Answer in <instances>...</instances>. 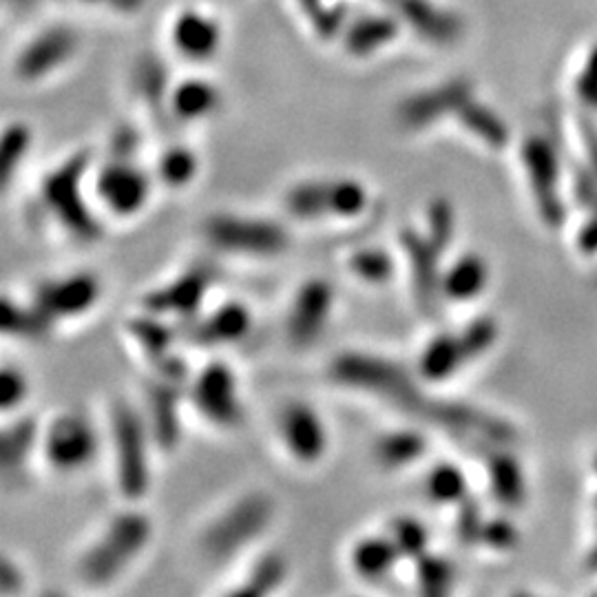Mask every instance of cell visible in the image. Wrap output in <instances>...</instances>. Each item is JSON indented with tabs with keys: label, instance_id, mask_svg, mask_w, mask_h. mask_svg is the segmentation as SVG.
Here are the masks:
<instances>
[{
	"label": "cell",
	"instance_id": "cell-1",
	"mask_svg": "<svg viewBox=\"0 0 597 597\" xmlns=\"http://www.w3.org/2000/svg\"><path fill=\"white\" fill-rule=\"evenodd\" d=\"M330 377L338 385L370 394L401 414L434 425V428L445 430L454 439L482 452L516 441V432L506 420L471 405L432 396L418 383V374L411 377L407 368L387 357L361 350L344 353L332 359Z\"/></svg>",
	"mask_w": 597,
	"mask_h": 597
},
{
	"label": "cell",
	"instance_id": "cell-2",
	"mask_svg": "<svg viewBox=\"0 0 597 597\" xmlns=\"http://www.w3.org/2000/svg\"><path fill=\"white\" fill-rule=\"evenodd\" d=\"M89 166L92 155L87 151H77L51 168L40 182V204L47 215L62 232L84 243L103 237V224L94 213L87 193H84Z\"/></svg>",
	"mask_w": 597,
	"mask_h": 597
},
{
	"label": "cell",
	"instance_id": "cell-3",
	"mask_svg": "<svg viewBox=\"0 0 597 597\" xmlns=\"http://www.w3.org/2000/svg\"><path fill=\"white\" fill-rule=\"evenodd\" d=\"M151 536L153 523L144 511H118L96 540L82 551L77 560L80 580L89 586H107L116 582L146 549Z\"/></svg>",
	"mask_w": 597,
	"mask_h": 597
},
{
	"label": "cell",
	"instance_id": "cell-4",
	"mask_svg": "<svg viewBox=\"0 0 597 597\" xmlns=\"http://www.w3.org/2000/svg\"><path fill=\"white\" fill-rule=\"evenodd\" d=\"M275 518V502L264 491H250L230 502L202 534V551L211 562H226L258 542Z\"/></svg>",
	"mask_w": 597,
	"mask_h": 597
},
{
	"label": "cell",
	"instance_id": "cell-5",
	"mask_svg": "<svg viewBox=\"0 0 597 597\" xmlns=\"http://www.w3.org/2000/svg\"><path fill=\"white\" fill-rule=\"evenodd\" d=\"M284 206L292 219L306 224L325 219L350 222L368 211L370 191L361 180L350 176L310 178L286 191Z\"/></svg>",
	"mask_w": 597,
	"mask_h": 597
},
{
	"label": "cell",
	"instance_id": "cell-6",
	"mask_svg": "<svg viewBox=\"0 0 597 597\" xmlns=\"http://www.w3.org/2000/svg\"><path fill=\"white\" fill-rule=\"evenodd\" d=\"M202 232L215 250L237 258L273 260L290 246L286 226L262 215L219 211L204 219Z\"/></svg>",
	"mask_w": 597,
	"mask_h": 597
},
{
	"label": "cell",
	"instance_id": "cell-7",
	"mask_svg": "<svg viewBox=\"0 0 597 597\" xmlns=\"http://www.w3.org/2000/svg\"><path fill=\"white\" fill-rule=\"evenodd\" d=\"M151 441L153 437L146 416H142L131 403L120 401L111 411V447L118 489L129 500H140L148 491Z\"/></svg>",
	"mask_w": 597,
	"mask_h": 597
},
{
	"label": "cell",
	"instance_id": "cell-8",
	"mask_svg": "<svg viewBox=\"0 0 597 597\" xmlns=\"http://www.w3.org/2000/svg\"><path fill=\"white\" fill-rule=\"evenodd\" d=\"M100 450L96 425L82 411H62L40 432V452L47 465L60 474H75L89 467Z\"/></svg>",
	"mask_w": 597,
	"mask_h": 597
},
{
	"label": "cell",
	"instance_id": "cell-9",
	"mask_svg": "<svg viewBox=\"0 0 597 597\" xmlns=\"http://www.w3.org/2000/svg\"><path fill=\"white\" fill-rule=\"evenodd\" d=\"M187 398L213 428L235 430L243 422L239 381L226 361H208L189 381Z\"/></svg>",
	"mask_w": 597,
	"mask_h": 597
},
{
	"label": "cell",
	"instance_id": "cell-10",
	"mask_svg": "<svg viewBox=\"0 0 597 597\" xmlns=\"http://www.w3.org/2000/svg\"><path fill=\"white\" fill-rule=\"evenodd\" d=\"M135 155H114L100 166L96 176V198L118 219H131L140 215L153 191V180L146 170L135 164Z\"/></svg>",
	"mask_w": 597,
	"mask_h": 597
},
{
	"label": "cell",
	"instance_id": "cell-11",
	"mask_svg": "<svg viewBox=\"0 0 597 597\" xmlns=\"http://www.w3.org/2000/svg\"><path fill=\"white\" fill-rule=\"evenodd\" d=\"M398 243L409 264L411 292L422 317L434 319L441 310L443 297V271H441V250L425 235V230L403 228L398 232Z\"/></svg>",
	"mask_w": 597,
	"mask_h": 597
},
{
	"label": "cell",
	"instance_id": "cell-12",
	"mask_svg": "<svg viewBox=\"0 0 597 597\" xmlns=\"http://www.w3.org/2000/svg\"><path fill=\"white\" fill-rule=\"evenodd\" d=\"M103 297V284L94 273L77 271L38 284L32 303L51 325L92 312Z\"/></svg>",
	"mask_w": 597,
	"mask_h": 597
},
{
	"label": "cell",
	"instance_id": "cell-13",
	"mask_svg": "<svg viewBox=\"0 0 597 597\" xmlns=\"http://www.w3.org/2000/svg\"><path fill=\"white\" fill-rule=\"evenodd\" d=\"M277 434L288 456L303 467L323 461L330 434L321 414L306 401H290L279 409Z\"/></svg>",
	"mask_w": 597,
	"mask_h": 597
},
{
	"label": "cell",
	"instance_id": "cell-14",
	"mask_svg": "<svg viewBox=\"0 0 597 597\" xmlns=\"http://www.w3.org/2000/svg\"><path fill=\"white\" fill-rule=\"evenodd\" d=\"M334 303V286L325 277H310L297 288L286 319V332L295 348L317 344L332 319Z\"/></svg>",
	"mask_w": 597,
	"mask_h": 597
},
{
	"label": "cell",
	"instance_id": "cell-15",
	"mask_svg": "<svg viewBox=\"0 0 597 597\" xmlns=\"http://www.w3.org/2000/svg\"><path fill=\"white\" fill-rule=\"evenodd\" d=\"M213 286V275L204 268H189L170 282L148 290L142 297V310L164 317V319H195L206 301V295Z\"/></svg>",
	"mask_w": 597,
	"mask_h": 597
},
{
	"label": "cell",
	"instance_id": "cell-16",
	"mask_svg": "<svg viewBox=\"0 0 597 597\" xmlns=\"http://www.w3.org/2000/svg\"><path fill=\"white\" fill-rule=\"evenodd\" d=\"M523 162L532 182V191L540 211V217L549 226H560L564 222V204L558 193V151L549 138L532 135L523 144Z\"/></svg>",
	"mask_w": 597,
	"mask_h": 597
},
{
	"label": "cell",
	"instance_id": "cell-17",
	"mask_svg": "<svg viewBox=\"0 0 597 597\" xmlns=\"http://www.w3.org/2000/svg\"><path fill=\"white\" fill-rule=\"evenodd\" d=\"M474 98V87L469 80L456 77L445 84H439L434 89H425L407 100L401 103L398 107V122L407 131H422L432 124H437L443 116L458 114V109Z\"/></svg>",
	"mask_w": 597,
	"mask_h": 597
},
{
	"label": "cell",
	"instance_id": "cell-18",
	"mask_svg": "<svg viewBox=\"0 0 597 597\" xmlns=\"http://www.w3.org/2000/svg\"><path fill=\"white\" fill-rule=\"evenodd\" d=\"M252 330V312L243 301H224L208 312H200L187 323V338L198 348H224L239 344Z\"/></svg>",
	"mask_w": 597,
	"mask_h": 597
},
{
	"label": "cell",
	"instance_id": "cell-19",
	"mask_svg": "<svg viewBox=\"0 0 597 597\" xmlns=\"http://www.w3.org/2000/svg\"><path fill=\"white\" fill-rule=\"evenodd\" d=\"M77 47V38L71 29L56 27L38 36L16 60V75L23 80H38L62 62H67Z\"/></svg>",
	"mask_w": 597,
	"mask_h": 597
},
{
	"label": "cell",
	"instance_id": "cell-20",
	"mask_svg": "<svg viewBox=\"0 0 597 597\" xmlns=\"http://www.w3.org/2000/svg\"><path fill=\"white\" fill-rule=\"evenodd\" d=\"M430 450V441L416 428H394L383 432L374 445L372 456L374 463L385 471H401L414 467L425 458Z\"/></svg>",
	"mask_w": 597,
	"mask_h": 597
},
{
	"label": "cell",
	"instance_id": "cell-21",
	"mask_svg": "<svg viewBox=\"0 0 597 597\" xmlns=\"http://www.w3.org/2000/svg\"><path fill=\"white\" fill-rule=\"evenodd\" d=\"M401 560V551L385 532L377 536H363L350 549V566L355 575L370 584L385 582Z\"/></svg>",
	"mask_w": 597,
	"mask_h": 597
},
{
	"label": "cell",
	"instance_id": "cell-22",
	"mask_svg": "<svg viewBox=\"0 0 597 597\" xmlns=\"http://www.w3.org/2000/svg\"><path fill=\"white\" fill-rule=\"evenodd\" d=\"M467 363L461 338L454 332H441L422 346L416 359V374L425 383H441L452 379Z\"/></svg>",
	"mask_w": 597,
	"mask_h": 597
},
{
	"label": "cell",
	"instance_id": "cell-23",
	"mask_svg": "<svg viewBox=\"0 0 597 597\" xmlns=\"http://www.w3.org/2000/svg\"><path fill=\"white\" fill-rule=\"evenodd\" d=\"M392 5L420 36L434 43H452L463 34L461 19L430 0H392Z\"/></svg>",
	"mask_w": 597,
	"mask_h": 597
},
{
	"label": "cell",
	"instance_id": "cell-24",
	"mask_svg": "<svg viewBox=\"0 0 597 597\" xmlns=\"http://www.w3.org/2000/svg\"><path fill=\"white\" fill-rule=\"evenodd\" d=\"M40 428L29 416H21L5 425L0 434V469L5 478L21 476L34 452L40 447Z\"/></svg>",
	"mask_w": 597,
	"mask_h": 597
},
{
	"label": "cell",
	"instance_id": "cell-25",
	"mask_svg": "<svg viewBox=\"0 0 597 597\" xmlns=\"http://www.w3.org/2000/svg\"><path fill=\"white\" fill-rule=\"evenodd\" d=\"M222 105V94L213 82L191 77L170 89L168 111L176 122H200L213 116Z\"/></svg>",
	"mask_w": 597,
	"mask_h": 597
},
{
	"label": "cell",
	"instance_id": "cell-26",
	"mask_svg": "<svg viewBox=\"0 0 597 597\" xmlns=\"http://www.w3.org/2000/svg\"><path fill=\"white\" fill-rule=\"evenodd\" d=\"M485 463H487V478H489V489L493 498L506 509L521 506L527 493L521 463L502 447H489L485 452Z\"/></svg>",
	"mask_w": 597,
	"mask_h": 597
},
{
	"label": "cell",
	"instance_id": "cell-27",
	"mask_svg": "<svg viewBox=\"0 0 597 597\" xmlns=\"http://www.w3.org/2000/svg\"><path fill=\"white\" fill-rule=\"evenodd\" d=\"M174 43L191 60H206L217 51L219 27L202 12H184L176 19Z\"/></svg>",
	"mask_w": 597,
	"mask_h": 597
},
{
	"label": "cell",
	"instance_id": "cell-28",
	"mask_svg": "<svg viewBox=\"0 0 597 597\" xmlns=\"http://www.w3.org/2000/svg\"><path fill=\"white\" fill-rule=\"evenodd\" d=\"M129 334L135 341L140 353L146 357L148 366H155L168 359L170 355H176L174 346L178 341V332L164 317H157L144 310L140 317L129 321Z\"/></svg>",
	"mask_w": 597,
	"mask_h": 597
},
{
	"label": "cell",
	"instance_id": "cell-29",
	"mask_svg": "<svg viewBox=\"0 0 597 597\" xmlns=\"http://www.w3.org/2000/svg\"><path fill=\"white\" fill-rule=\"evenodd\" d=\"M489 282L487 262L476 252H467L458 258L450 268L443 271V297L445 301L467 303L474 301Z\"/></svg>",
	"mask_w": 597,
	"mask_h": 597
},
{
	"label": "cell",
	"instance_id": "cell-30",
	"mask_svg": "<svg viewBox=\"0 0 597 597\" xmlns=\"http://www.w3.org/2000/svg\"><path fill=\"white\" fill-rule=\"evenodd\" d=\"M346 266L357 282L370 288L387 286L396 275V260L381 246H361L353 250Z\"/></svg>",
	"mask_w": 597,
	"mask_h": 597
},
{
	"label": "cell",
	"instance_id": "cell-31",
	"mask_svg": "<svg viewBox=\"0 0 597 597\" xmlns=\"http://www.w3.org/2000/svg\"><path fill=\"white\" fill-rule=\"evenodd\" d=\"M288 575V562L277 551L262 553L258 560L250 564L239 586L230 588V595H246V597H260L277 590Z\"/></svg>",
	"mask_w": 597,
	"mask_h": 597
},
{
	"label": "cell",
	"instance_id": "cell-32",
	"mask_svg": "<svg viewBox=\"0 0 597 597\" xmlns=\"http://www.w3.org/2000/svg\"><path fill=\"white\" fill-rule=\"evenodd\" d=\"M198 170H200V159L195 151H191L184 144H170L168 148H164L155 166L157 180L166 189H174V191H180L193 184L198 178Z\"/></svg>",
	"mask_w": 597,
	"mask_h": 597
},
{
	"label": "cell",
	"instance_id": "cell-33",
	"mask_svg": "<svg viewBox=\"0 0 597 597\" xmlns=\"http://www.w3.org/2000/svg\"><path fill=\"white\" fill-rule=\"evenodd\" d=\"M425 493L434 504L458 506L469 495L467 476L456 463H437L425 476Z\"/></svg>",
	"mask_w": 597,
	"mask_h": 597
},
{
	"label": "cell",
	"instance_id": "cell-34",
	"mask_svg": "<svg viewBox=\"0 0 597 597\" xmlns=\"http://www.w3.org/2000/svg\"><path fill=\"white\" fill-rule=\"evenodd\" d=\"M398 34V23L390 16H368L350 27L346 47L353 56H370L379 47L392 43Z\"/></svg>",
	"mask_w": 597,
	"mask_h": 597
},
{
	"label": "cell",
	"instance_id": "cell-35",
	"mask_svg": "<svg viewBox=\"0 0 597 597\" xmlns=\"http://www.w3.org/2000/svg\"><path fill=\"white\" fill-rule=\"evenodd\" d=\"M458 122L471 133L476 135L480 142H485L487 146L500 148L506 144L509 140V131L506 124L500 120L498 114H493L489 107L476 103L474 98L467 100L458 114H456Z\"/></svg>",
	"mask_w": 597,
	"mask_h": 597
},
{
	"label": "cell",
	"instance_id": "cell-36",
	"mask_svg": "<svg viewBox=\"0 0 597 597\" xmlns=\"http://www.w3.org/2000/svg\"><path fill=\"white\" fill-rule=\"evenodd\" d=\"M385 534L392 538V542L401 551L403 560L416 562L420 556L430 551V529L416 516H409V514L394 516L387 523Z\"/></svg>",
	"mask_w": 597,
	"mask_h": 597
},
{
	"label": "cell",
	"instance_id": "cell-37",
	"mask_svg": "<svg viewBox=\"0 0 597 597\" xmlns=\"http://www.w3.org/2000/svg\"><path fill=\"white\" fill-rule=\"evenodd\" d=\"M53 325L34 303H19L12 297L3 299V332L19 338H40Z\"/></svg>",
	"mask_w": 597,
	"mask_h": 597
},
{
	"label": "cell",
	"instance_id": "cell-38",
	"mask_svg": "<svg viewBox=\"0 0 597 597\" xmlns=\"http://www.w3.org/2000/svg\"><path fill=\"white\" fill-rule=\"evenodd\" d=\"M414 571H416V582L420 593L430 597L447 595L456 582L454 564L445 556H439L432 551L420 556L414 562Z\"/></svg>",
	"mask_w": 597,
	"mask_h": 597
},
{
	"label": "cell",
	"instance_id": "cell-39",
	"mask_svg": "<svg viewBox=\"0 0 597 597\" xmlns=\"http://www.w3.org/2000/svg\"><path fill=\"white\" fill-rule=\"evenodd\" d=\"M29 148H32L29 127L23 122L10 124L3 133V146H0V178H3L5 191L12 187V180L19 174V168L25 162Z\"/></svg>",
	"mask_w": 597,
	"mask_h": 597
},
{
	"label": "cell",
	"instance_id": "cell-40",
	"mask_svg": "<svg viewBox=\"0 0 597 597\" xmlns=\"http://www.w3.org/2000/svg\"><path fill=\"white\" fill-rule=\"evenodd\" d=\"M166 71L159 62L155 60H146L144 64H140V75H138V87L140 94L144 96V100L148 103L151 111L162 118V122H166L170 118L168 111V98H170V89L166 87Z\"/></svg>",
	"mask_w": 597,
	"mask_h": 597
},
{
	"label": "cell",
	"instance_id": "cell-41",
	"mask_svg": "<svg viewBox=\"0 0 597 597\" xmlns=\"http://www.w3.org/2000/svg\"><path fill=\"white\" fill-rule=\"evenodd\" d=\"M461 346L465 353L467 363L474 359H480L482 355L489 353V348L495 344L498 338V323L491 317H478L474 321H469L461 332Z\"/></svg>",
	"mask_w": 597,
	"mask_h": 597
},
{
	"label": "cell",
	"instance_id": "cell-42",
	"mask_svg": "<svg viewBox=\"0 0 597 597\" xmlns=\"http://www.w3.org/2000/svg\"><path fill=\"white\" fill-rule=\"evenodd\" d=\"M428 226H425V235L430 237V241L445 252L454 239V230H456V215H454V206L445 200V198H437L430 202L428 206V217H425Z\"/></svg>",
	"mask_w": 597,
	"mask_h": 597
},
{
	"label": "cell",
	"instance_id": "cell-43",
	"mask_svg": "<svg viewBox=\"0 0 597 597\" xmlns=\"http://www.w3.org/2000/svg\"><path fill=\"white\" fill-rule=\"evenodd\" d=\"M485 516L482 509L474 498H465L458 506H456V536L463 545L471 547V545H480V534H482V525H485Z\"/></svg>",
	"mask_w": 597,
	"mask_h": 597
},
{
	"label": "cell",
	"instance_id": "cell-44",
	"mask_svg": "<svg viewBox=\"0 0 597 597\" xmlns=\"http://www.w3.org/2000/svg\"><path fill=\"white\" fill-rule=\"evenodd\" d=\"M29 394V381L27 377L14 368V366H3V372H0V405H3L5 411L19 409Z\"/></svg>",
	"mask_w": 597,
	"mask_h": 597
},
{
	"label": "cell",
	"instance_id": "cell-45",
	"mask_svg": "<svg viewBox=\"0 0 597 597\" xmlns=\"http://www.w3.org/2000/svg\"><path fill=\"white\" fill-rule=\"evenodd\" d=\"M518 542V529L514 527V523L498 516V518H487L482 525V534H480V545L495 549V551H506L514 549Z\"/></svg>",
	"mask_w": 597,
	"mask_h": 597
},
{
	"label": "cell",
	"instance_id": "cell-46",
	"mask_svg": "<svg viewBox=\"0 0 597 597\" xmlns=\"http://www.w3.org/2000/svg\"><path fill=\"white\" fill-rule=\"evenodd\" d=\"M573 195L582 206L597 211V176L588 166H577L573 170Z\"/></svg>",
	"mask_w": 597,
	"mask_h": 597
},
{
	"label": "cell",
	"instance_id": "cell-47",
	"mask_svg": "<svg viewBox=\"0 0 597 597\" xmlns=\"http://www.w3.org/2000/svg\"><path fill=\"white\" fill-rule=\"evenodd\" d=\"M23 573L19 569V564L3 556V560H0V593L3 595H14L23 588Z\"/></svg>",
	"mask_w": 597,
	"mask_h": 597
},
{
	"label": "cell",
	"instance_id": "cell-48",
	"mask_svg": "<svg viewBox=\"0 0 597 597\" xmlns=\"http://www.w3.org/2000/svg\"><path fill=\"white\" fill-rule=\"evenodd\" d=\"M580 140L588 159V168L597 176V129L590 122H580Z\"/></svg>",
	"mask_w": 597,
	"mask_h": 597
},
{
	"label": "cell",
	"instance_id": "cell-49",
	"mask_svg": "<svg viewBox=\"0 0 597 597\" xmlns=\"http://www.w3.org/2000/svg\"><path fill=\"white\" fill-rule=\"evenodd\" d=\"M577 246H580L582 252H588V254L597 252V211H595V215L582 226V230H580V235H577Z\"/></svg>",
	"mask_w": 597,
	"mask_h": 597
},
{
	"label": "cell",
	"instance_id": "cell-50",
	"mask_svg": "<svg viewBox=\"0 0 597 597\" xmlns=\"http://www.w3.org/2000/svg\"><path fill=\"white\" fill-rule=\"evenodd\" d=\"M575 89H577V96L593 109H597V80L593 77H586L580 73L577 77V84H575Z\"/></svg>",
	"mask_w": 597,
	"mask_h": 597
},
{
	"label": "cell",
	"instance_id": "cell-51",
	"mask_svg": "<svg viewBox=\"0 0 597 597\" xmlns=\"http://www.w3.org/2000/svg\"><path fill=\"white\" fill-rule=\"evenodd\" d=\"M582 75H586V77H593V80H597V45L593 47V51L588 53V58H586V64H584V71H582Z\"/></svg>",
	"mask_w": 597,
	"mask_h": 597
},
{
	"label": "cell",
	"instance_id": "cell-52",
	"mask_svg": "<svg viewBox=\"0 0 597 597\" xmlns=\"http://www.w3.org/2000/svg\"><path fill=\"white\" fill-rule=\"evenodd\" d=\"M586 566H588L590 571H597V545L590 549V553H588V558H586Z\"/></svg>",
	"mask_w": 597,
	"mask_h": 597
},
{
	"label": "cell",
	"instance_id": "cell-53",
	"mask_svg": "<svg viewBox=\"0 0 597 597\" xmlns=\"http://www.w3.org/2000/svg\"><path fill=\"white\" fill-rule=\"evenodd\" d=\"M303 3H306V8H308V12L312 14V12H317L319 8H321V0H303Z\"/></svg>",
	"mask_w": 597,
	"mask_h": 597
},
{
	"label": "cell",
	"instance_id": "cell-54",
	"mask_svg": "<svg viewBox=\"0 0 597 597\" xmlns=\"http://www.w3.org/2000/svg\"><path fill=\"white\" fill-rule=\"evenodd\" d=\"M89 3H103V0H89ZM109 3H114V0H109Z\"/></svg>",
	"mask_w": 597,
	"mask_h": 597
},
{
	"label": "cell",
	"instance_id": "cell-55",
	"mask_svg": "<svg viewBox=\"0 0 597 597\" xmlns=\"http://www.w3.org/2000/svg\"><path fill=\"white\" fill-rule=\"evenodd\" d=\"M595 471H597V456H595Z\"/></svg>",
	"mask_w": 597,
	"mask_h": 597
}]
</instances>
